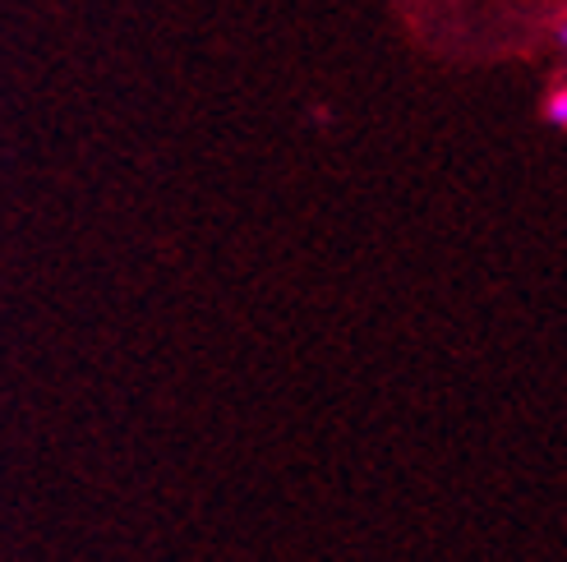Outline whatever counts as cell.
Returning a JSON list of instances; mask_svg holds the SVG:
<instances>
[{
  "mask_svg": "<svg viewBox=\"0 0 567 562\" xmlns=\"http://www.w3.org/2000/svg\"><path fill=\"white\" fill-rule=\"evenodd\" d=\"M558 46H563V51H567V19H563V23H558Z\"/></svg>",
  "mask_w": 567,
  "mask_h": 562,
  "instance_id": "2",
  "label": "cell"
},
{
  "mask_svg": "<svg viewBox=\"0 0 567 562\" xmlns=\"http://www.w3.org/2000/svg\"><path fill=\"white\" fill-rule=\"evenodd\" d=\"M545 121H549L554 129H567V83L549 89V97H545Z\"/></svg>",
  "mask_w": 567,
  "mask_h": 562,
  "instance_id": "1",
  "label": "cell"
}]
</instances>
